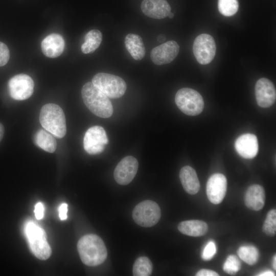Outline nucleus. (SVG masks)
<instances>
[{"label":"nucleus","mask_w":276,"mask_h":276,"mask_svg":"<svg viewBox=\"0 0 276 276\" xmlns=\"http://www.w3.org/2000/svg\"><path fill=\"white\" fill-rule=\"evenodd\" d=\"M77 249L82 262L87 266L99 265L107 256L103 241L95 234H88L81 237L78 241Z\"/></svg>","instance_id":"f257e3e1"},{"label":"nucleus","mask_w":276,"mask_h":276,"mask_svg":"<svg viewBox=\"0 0 276 276\" xmlns=\"http://www.w3.org/2000/svg\"><path fill=\"white\" fill-rule=\"evenodd\" d=\"M83 102L95 115L107 118L113 113V107L109 98L91 82L86 83L81 89Z\"/></svg>","instance_id":"f03ea898"},{"label":"nucleus","mask_w":276,"mask_h":276,"mask_svg":"<svg viewBox=\"0 0 276 276\" xmlns=\"http://www.w3.org/2000/svg\"><path fill=\"white\" fill-rule=\"evenodd\" d=\"M39 121L42 127L58 138H62L66 132L65 117L58 105L49 103L41 108Z\"/></svg>","instance_id":"7ed1b4c3"},{"label":"nucleus","mask_w":276,"mask_h":276,"mask_svg":"<svg viewBox=\"0 0 276 276\" xmlns=\"http://www.w3.org/2000/svg\"><path fill=\"white\" fill-rule=\"evenodd\" d=\"M175 101L178 108L188 116L198 115L204 108V101L201 95L190 88L179 89L175 95Z\"/></svg>","instance_id":"20e7f679"},{"label":"nucleus","mask_w":276,"mask_h":276,"mask_svg":"<svg viewBox=\"0 0 276 276\" xmlns=\"http://www.w3.org/2000/svg\"><path fill=\"white\" fill-rule=\"evenodd\" d=\"M91 82L106 96L112 99L121 97L127 88L126 84L122 78L104 73L95 75Z\"/></svg>","instance_id":"39448f33"},{"label":"nucleus","mask_w":276,"mask_h":276,"mask_svg":"<svg viewBox=\"0 0 276 276\" xmlns=\"http://www.w3.org/2000/svg\"><path fill=\"white\" fill-rule=\"evenodd\" d=\"M132 218L140 226L149 227L159 220L161 211L158 204L154 201L146 200L138 203L132 211Z\"/></svg>","instance_id":"423d86ee"},{"label":"nucleus","mask_w":276,"mask_h":276,"mask_svg":"<svg viewBox=\"0 0 276 276\" xmlns=\"http://www.w3.org/2000/svg\"><path fill=\"white\" fill-rule=\"evenodd\" d=\"M216 52V43L211 35L201 34L195 39L193 44V53L200 64L210 63L214 59Z\"/></svg>","instance_id":"0eeeda50"},{"label":"nucleus","mask_w":276,"mask_h":276,"mask_svg":"<svg viewBox=\"0 0 276 276\" xmlns=\"http://www.w3.org/2000/svg\"><path fill=\"white\" fill-rule=\"evenodd\" d=\"M108 143L106 133L104 129L100 126H94L88 129L83 139L84 149L90 154L102 152Z\"/></svg>","instance_id":"6e6552de"},{"label":"nucleus","mask_w":276,"mask_h":276,"mask_svg":"<svg viewBox=\"0 0 276 276\" xmlns=\"http://www.w3.org/2000/svg\"><path fill=\"white\" fill-rule=\"evenodd\" d=\"M34 83L28 75L20 74L12 77L8 83L9 95L16 100H25L30 98L34 91Z\"/></svg>","instance_id":"1a4fd4ad"},{"label":"nucleus","mask_w":276,"mask_h":276,"mask_svg":"<svg viewBox=\"0 0 276 276\" xmlns=\"http://www.w3.org/2000/svg\"><path fill=\"white\" fill-rule=\"evenodd\" d=\"M139 167L137 159L132 156L124 157L117 165L113 172L116 182L121 185L129 184L134 178Z\"/></svg>","instance_id":"9d476101"},{"label":"nucleus","mask_w":276,"mask_h":276,"mask_svg":"<svg viewBox=\"0 0 276 276\" xmlns=\"http://www.w3.org/2000/svg\"><path fill=\"white\" fill-rule=\"evenodd\" d=\"M255 90L257 103L260 107L268 108L275 103V89L272 82L268 79H259L256 83Z\"/></svg>","instance_id":"9b49d317"},{"label":"nucleus","mask_w":276,"mask_h":276,"mask_svg":"<svg viewBox=\"0 0 276 276\" xmlns=\"http://www.w3.org/2000/svg\"><path fill=\"white\" fill-rule=\"evenodd\" d=\"M179 51L178 43L170 40L154 48L150 53L152 62L156 65H163L171 62Z\"/></svg>","instance_id":"f8f14e48"},{"label":"nucleus","mask_w":276,"mask_h":276,"mask_svg":"<svg viewBox=\"0 0 276 276\" xmlns=\"http://www.w3.org/2000/svg\"><path fill=\"white\" fill-rule=\"evenodd\" d=\"M227 188L225 176L221 173L212 175L207 181L206 195L209 200L217 204L222 202L225 197Z\"/></svg>","instance_id":"ddd939ff"},{"label":"nucleus","mask_w":276,"mask_h":276,"mask_svg":"<svg viewBox=\"0 0 276 276\" xmlns=\"http://www.w3.org/2000/svg\"><path fill=\"white\" fill-rule=\"evenodd\" d=\"M237 152L242 157L251 159L255 157L259 150L257 136L251 133L243 134L239 136L235 142Z\"/></svg>","instance_id":"4468645a"},{"label":"nucleus","mask_w":276,"mask_h":276,"mask_svg":"<svg viewBox=\"0 0 276 276\" xmlns=\"http://www.w3.org/2000/svg\"><path fill=\"white\" fill-rule=\"evenodd\" d=\"M32 252L39 259L45 260L51 256V248L47 241L44 231L35 233L27 237Z\"/></svg>","instance_id":"2eb2a0df"},{"label":"nucleus","mask_w":276,"mask_h":276,"mask_svg":"<svg viewBox=\"0 0 276 276\" xmlns=\"http://www.w3.org/2000/svg\"><path fill=\"white\" fill-rule=\"evenodd\" d=\"M141 10L146 16L155 19H162L171 12V7L166 0H143Z\"/></svg>","instance_id":"dca6fc26"},{"label":"nucleus","mask_w":276,"mask_h":276,"mask_svg":"<svg viewBox=\"0 0 276 276\" xmlns=\"http://www.w3.org/2000/svg\"><path fill=\"white\" fill-rule=\"evenodd\" d=\"M41 48L42 53L47 57H57L62 53L64 50V39L58 34H50L42 41Z\"/></svg>","instance_id":"f3484780"},{"label":"nucleus","mask_w":276,"mask_h":276,"mask_svg":"<svg viewBox=\"0 0 276 276\" xmlns=\"http://www.w3.org/2000/svg\"><path fill=\"white\" fill-rule=\"evenodd\" d=\"M245 204L249 209L254 211L261 210L265 202V193L263 187L252 185L247 189L245 194Z\"/></svg>","instance_id":"a211bd4d"},{"label":"nucleus","mask_w":276,"mask_h":276,"mask_svg":"<svg viewBox=\"0 0 276 276\" xmlns=\"http://www.w3.org/2000/svg\"><path fill=\"white\" fill-rule=\"evenodd\" d=\"M179 178L184 190L194 195L200 189V183L195 170L189 166L183 167L179 172Z\"/></svg>","instance_id":"6ab92c4d"},{"label":"nucleus","mask_w":276,"mask_h":276,"mask_svg":"<svg viewBox=\"0 0 276 276\" xmlns=\"http://www.w3.org/2000/svg\"><path fill=\"white\" fill-rule=\"evenodd\" d=\"M178 229L182 234L192 237L204 235L208 231V224L198 220H186L180 222Z\"/></svg>","instance_id":"aec40b11"},{"label":"nucleus","mask_w":276,"mask_h":276,"mask_svg":"<svg viewBox=\"0 0 276 276\" xmlns=\"http://www.w3.org/2000/svg\"><path fill=\"white\" fill-rule=\"evenodd\" d=\"M127 50L133 59H142L145 55V48L142 38L135 34H128L125 39Z\"/></svg>","instance_id":"412c9836"},{"label":"nucleus","mask_w":276,"mask_h":276,"mask_svg":"<svg viewBox=\"0 0 276 276\" xmlns=\"http://www.w3.org/2000/svg\"><path fill=\"white\" fill-rule=\"evenodd\" d=\"M34 143L38 147L49 153H53L57 147L55 139L43 129L38 130L35 133Z\"/></svg>","instance_id":"4be33fe9"},{"label":"nucleus","mask_w":276,"mask_h":276,"mask_svg":"<svg viewBox=\"0 0 276 276\" xmlns=\"http://www.w3.org/2000/svg\"><path fill=\"white\" fill-rule=\"evenodd\" d=\"M102 39V35L99 30H90L85 36L81 48L82 52L84 54L94 52L100 45Z\"/></svg>","instance_id":"5701e85b"},{"label":"nucleus","mask_w":276,"mask_h":276,"mask_svg":"<svg viewBox=\"0 0 276 276\" xmlns=\"http://www.w3.org/2000/svg\"><path fill=\"white\" fill-rule=\"evenodd\" d=\"M153 265L147 257L137 258L133 266L132 272L134 276H149L152 273Z\"/></svg>","instance_id":"b1692460"},{"label":"nucleus","mask_w":276,"mask_h":276,"mask_svg":"<svg viewBox=\"0 0 276 276\" xmlns=\"http://www.w3.org/2000/svg\"><path fill=\"white\" fill-rule=\"evenodd\" d=\"M237 254L242 260L250 265L255 264L259 259L258 249L254 246H242L238 249Z\"/></svg>","instance_id":"393cba45"},{"label":"nucleus","mask_w":276,"mask_h":276,"mask_svg":"<svg viewBox=\"0 0 276 276\" xmlns=\"http://www.w3.org/2000/svg\"><path fill=\"white\" fill-rule=\"evenodd\" d=\"M238 0H218V9L219 12L225 16H231L238 11Z\"/></svg>","instance_id":"a878e982"},{"label":"nucleus","mask_w":276,"mask_h":276,"mask_svg":"<svg viewBox=\"0 0 276 276\" xmlns=\"http://www.w3.org/2000/svg\"><path fill=\"white\" fill-rule=\"evenodd\" d=\"M262 230L269 236H273L276 233V211L272 209L267 214Z\"/></svg>","instance_id":"bb28decb"},{"label":"nucleus","mask_w":276,"mask_h":276,"mask_svg":"<svg viewBox=\"0 0 276 276\" xmlns=\"http://www.w3.org/2000/svg\"><path fill=\"white\" fill-rule=\"evenodd\" d=\"M223 269L227 273L235 275L241 269L240 260L235 255L228 256L223 264Z\"/></svg>","instance_id":"cd10ccee"},{"label":"nucleus","mask_w":276,"mask_h":276,"mask_svg":"<svg viewBox=\"0 0 276 276\" xmlns=\"http://www.w3.org/2000/svg\"><path fill=\"white\" fill-rule=\"evenodd\" d=\"M217 252L216 246L213 241H210L205 245L203 250L201 257L205 261L210 260Z\"/></svg>","instance_id":"c85d7f7f"},{"label":"nucleus","mask_w":276,"mask_h":276,"mask_svg":"<svg viewBox=\"0 0 276 276\" xmlns=\"http://www.w3.org/2000/svg\"><path fill=\"white\" fill-rule=\"evenodd\" d=\"M10 58L9 50L7 46L0 41V66L6 64Z\"/></svg>","instance_id":"c756f323"},{"label":"nucleus","mask_w":276,"mask_h":276,"mask_svg":"<svg viewBox=\"0 0 276 276\" xmlns=\"http://www.w3.org/2000/svg\"><path fill=\"white\" fill-rule=\"evenodd\" d=\"M44 210V208L42 203L39 202L36 204L34 209V214L37 219L40 220L43 217Z\"/></svg>","instance_id":"7c9ffc66"},{"label":"nucleus","mask_w":276,"mask_h":276,"mask_svg":"<svg viewBox=\"0 0 276 276\" xmlns=\"http://www.w3.org/2000/svg\"><path fill=\"white\" fill-rule=\"evenodd\" d=\"M59 216L61 220L66 219L67 212V204L65 203H62L58 209Z\"/></svg>","instance_id":"2f4dec72"},{"label":"nucleus","mask_w":276,"mask_h":276,"mask_svg":"<svg viewBox=\"0 0 276 276\" xmlns=\"http://www.w3.org/2000/svg\"><path fill=\"white\" fill-rule=\"evenodd\" d=\"M197 276H218L219 274L212 270L202 269L199 270L196 274Z\"/></svg>","instance_id":"473e14b6"},{"label":"nucleus","mask_w":276,"mask_h":276,"mask_svg":"<svg viewBox=\"0 0 276 276\" xmlns=\"http://www.w3.org/2000/svg\"><path fill=\"white\" fill-rule=\"evenodd\" d=\"M259 276H273L275 275L274 273L271 271H265L263 272L260 273L258 274Z\"/></svg>","instance_id":"72a5a7b5"},{"label":"nucleus","mask_w":276,"mask_h":276,"mask_svg":"<svg viewBox=\"0 0 276 276\" xmlns=\"http://www.w3.org/2000/svg\"><path fill=\"white\" fill-rule=\"evenodd\" d=\"M166 40V36L164 34H160L157 37V40L159 42H163Z\"/></svg>","instance_id":"f704fd0d"},{"label":"nucleus","mask_w":276,"mask_h":276,"mask_svg":"<svg viewBox=\"0 0 276 276\" xmlns=\"http://www.w3.org/2000/svg\"><path fill=\"white\" fill-rule=\"evenodd\" d=\"M4 134V128L2 123H0V142L3 139Z\"/></svg>","instance_id":"c9c22d12"},{"label":"nucleus","mask_w":276,"mask_h":276,"mask_svg":"<svg viewBox=\"0 0 276 276\" xmlns=\"http://www.w3.org/2000/svg\"><path fill=\"white\" fill-rule=\"evenodd\" d=\"M273 267L274 269V270L276 269V257H275V255L274 256L273 259Z\"/></svg>","instance_id":"e433bc0d"},{"label":"nucleus","mask_w":276,"mask_h":276,"mask_svg":"<svg viewBox=\"0 0 276 276\" xmlns=\"http://www.w3.org/2000/svg\"><path fill=\"white\" fill-rule=\"evenodd\" d=\"M168 16L170 18H173V17H174V14H173V13H172V12H170V13L168 14Z\"/></svg>","instance_id":"4c0bfd02"}]
</instances>
